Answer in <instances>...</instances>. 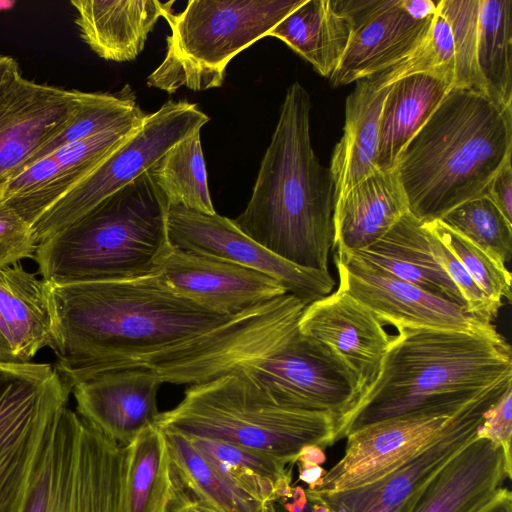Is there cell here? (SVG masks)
I'll use <instances>...</instances> for the list:
<instances>
[{
	"label": "cell",
	"instance_id": "cell-1",
	"mask_svg": "<svg viewBox=\"0 0 512 512\" xmlns=\"http://www.w3.org/2000/svg\"><path fill=\"white\" fill-rule=\"evenodd\" d=\"M54 366L71 388L142 370L162 383L200 384L265 358L298 332L305 308L286 293L237 315L176 292L161 273L118 281L51 283Z\"/></svg>",
	"mask_w": 512,
	"mask_h": 512
},
{
	"label": "cell",
	"instance_id": "cell-2",
	"mask_svg": "<svg viewBox=\"0 0 512 512\" xmlns=\"http://www.w3.org/2000/svg\"><path fill=\"white\" fill-rule=\"evenodd\" d=\"M374 382L337 421V441L405 415L452 416L512 380L511 346L499 333L401 327Z\"/></svg>",
	"mask_w": 512,
	"mask_h": 512
},
{
	"label": "cell",
	"instance_id": "cell-3",
	"mask_svg": "<svg viewBox=\"0 0 512 512\" xmlns=\"http://www.w3.org/2000/svg\"><path fill=\"white\" fill-rule=\"evenodd\" d=\"M307 90H286L251 198L233 220L251 239L301 267L328 270L334 241V183L312 147Z\"/></svg>",
	"mask_w": 512,
	"mask_h": 512
},
{
	"label": "cell",
	"instance_id": "cell-4",
	"mask_svg": "<svg viewBox=\"0 0 512 512\" xmlns=\"http://www.w3.org/2000/svg\"><path fill=\"white\" fill-rule=\"evenodd\" d=\"M512 156V105L452 87L400 152L393 172L409 212L423 223L483 196Z\"/></svg>",
	"mask_w": 512,
	"mask_h": 512
},
{
	"label": "cell",
	"instance_id": "cell-5",
	"mask_svg": "<svg viewBox=\"0 0 512 512\" xmlns=\"http://www.w3.org/2000/svg\"><path fill=\"white\" fill-rule=\"evenodd\" d=\"M169 202L147 172L40 242L38 274L52 284L118 281L159 273L173 250Z\"/></svg>",
	"mask_w": 512,
	"mask_h": 512
},
{
	"label": "cell",
	"instance_id": "cell-6",
	"mask_svg": "<svg viewBox=\"0 0 512 512\" xmlns=\"http://www.w3.org/2000/svg\"><path fill=\"white\" fill-rule=\"evenodd\" d=\"M156 425L188 438L222 442L296 463L309 446L337 442V417L331 413L281 406L237 370L194 384Z\"/></svg>",
	"mask_w": 512,
	"mask_h": 512
},
{
	"label": "cell",
	"instance_id": "cell-7",
	"mask_svg": "<svg viewBox=\"0 0 512 512\" xmlns=\"http://www.w3.org/2000/svg\"><path fill=\"white\" fill-rule=\"evenodd\" d=\"M305 0H190L172 13L166 55L148 76L151 87L175 93L186 87H221L230 61L270 31Z\"/></svg>",
	"mask_w": 512,
	"mask_h": 512
},
{
	"label": "cell",
	"instance_id": "cell-8",
	"mask_svg": "<svg viewBox=\"0 0 512 512\" xmlns=\"http://www.w3.org/2000/svg\"><path fill=\"white\" fill-rule=\"evenodd\" d=\"M128 446L66 407L40 455L22 512H127Z\"/></svg>",
	"mask_w": 512,
	"mask_h": 512
},
{
	"label": "cell",
	"instance_id": "cell-9",
	"mask_svg": "<svg viewBox=\"0 0 512 512\" xmlns=\"http://www.w3.org/2000/svg\"><path fill=\"white\" fill-rule=\"evenodd\" d=\"M71 386L48 363H0V512H22Z\"/></svg>",
	"mask_w": 512,
	"mask_h": 512
},
{
	"label": "cell",
	"instance_id": "cell-10",
	"mask_svg": "<svg viewBox=\"0 0 512 512\" xmlns=\"http://www.w3.org/2000/svg\"><path fill=\"white\" fill-rule=\"evenodd\" d=\"M210 120L195 103L165 102L132 135L32 225L37 245L149 171L178 142Z\"/></svg>",
	"mask_w": 512,
	"mask_h": 512
},
{
	"label": "cell",
	"instance_id": "cell-11",
	"mask_svg": "<svg viewBox=\"0 0 512 512\" xmlns=\"http://www.w3.org/2000/svg\"><path fill=\"white\" fill-rule=\"evenodd\" d=\"M512 380L502 382L454 415L445 429L405 463L361 487L305 497L323 512H414L433 477L477 435L484 413Z\"/></svg>",
	"mask_w": 512,
	"mask_h": 512
},
{
	"label": "cell",
	"instance_id": "cell-12",
	"mask_svg": "<svg viewBox=\"0 0 512 512\" xmlns=\"http://www.w3.org/2000/svg\"><path fill=\"white\" fill-rule=\"evenodd\" d=\"M277 404L327 412L337 421L356 403V375L325 345L297 332L280 350L237 370Z\"/></svg>",
	"mask_w": 512,
	"mask_h": 512
},
{
	"label": "cell",
	"instance_id": "cell-13",
	"mask_svg": "<svg viewBox=\"0 0 512 512\" xmlns=\"http://www.w3.org/2000/svg\"><path fill=\"white\" fill-rule=\"evenodd\" d=\"M168 237L174 249L222 258L277 280L306 306L329 295L335 280L329 271L295 265L243 233L232 219L169 205Z\"/></svg>",
	"mask_w": 512,
	"mask_h": 512
},
{
	"label": "cell",
	"instance_id": "cell-14",
	"mask_svg": "<svg viewBox=\"0 0 512 512\" xmlns=\"http://www.w3.org/2000/svg\"><path fill=\"white\" fill-rule=\"evenodd\" d=\"M339 287L367 307L383 324L401 327L462 330L497 334L494 324L481 321L456 303L397 279L354 253L336 252Z\"/></svg>",
	"mask_w": 512,
	"mask_h": 512
},
{
	"label": "cell",
	"instance_id": "cell-15",
	"mask_svg": "<svg viewBox=\"0 0 512 512\" xmlns=\"http://www.w3.org/2000/svg\"><path fill=\"white\" fill-rule=\"evenodd\" d=\"M334 3L351 26L348 46L329 79L335 87L374 75L408 56L425 41L434 18L414 19L403 8L402 0Z\"/></svg>",
	"mask_w": 512,
	"mask_h": 512
},
{
	"label": "cell",
	"instance_id": "cell-16",
	"mask_svg": "<svg viewBox=\"0 0 512 512\" xmlns=\"http://www.w3.org/2000/svg\"><path fill=\"white\" fill-rule=\"evenodd\" d=\"M454 415H405L349 434L343 456L308 490L337 492L382 478L435 439Z\"/></svg>",
	"mask_w": 512,
	"mask_h": 512
},
{
	"label": "cell",
	"instance_id": "cell-17",
	"mask_svg": "<svg viewBox=\"0 0 512 512\" xmlns=\"http://www.w3.org/2000/svg\"><path fill=\"white\" fill-rule=\"evenodd\" d=\"M144 119L53 151L12 176L1 188L0 199L32 225L123 144Z\"/></svg>",
	"mask_w": 512,
	"mask_h": 512
},
{
	"label": "cell",
	"instance_id": "cell-18",
	"mask_svg": "<svg viewBox=\"0 0 512 512\" xmlns=\"http://www.w3.org/2000/svg\"><path fill=\"white\" fill-rule=\"evenodd\" d=\"M79 90L19 75L0 91V190L57 133L75 110Z\"/></svg>",
	"mask_w": 512,
	"mask_h": 512
},
{
	"label": "cell",
	"instance_id": "cell-19",
	"mask_svg": "<svg viewBox=\"0 0 512 512\" xmlns=\"http://www.w3.org/2000/svg\"><path fill=\"white\" fill-rule=\"evenodd\" d=\"M298 330L325 345L356 375L361 394L378 376L391 340L376 316L339 286L305 306Z\"/></svg>",
	"mask_w": 512,
	"mask_h": 512
},
{
	"label": "cell",
	"instance_id": "cell-20",
	"mask_svg": "<svg viewBox=\"0 0 512 512\" xmlns=\"http://www.w3.org/2000/svg\"><path fill=\"white\" fill-rule=\"evenodd\" d=\"M161 275L182 296L225 315H237L287 293L274 278L211 255L174 249Z\"/></svg>",
	"mask_w": 512,
	"mask_h": 512
},
{
	"label": "cell",
	"instance_id": "cell-21",
	"mask_svg": "<svg viewBox=\"0 0 512 512\" xmlns=\"http://www.w3.org/2000/svg\"><path fill=\"white\" fill-rule=\"evenodd\" d=\"M162 382L152 373L123 370L98 375L71 388L76 412L115 442L128 446L159 416Z\"/></svg>",
	"mask_w": 512,
	"mask_h": 512
},
{
	"label": "cell",
	"instance_id": "cell-22",
	"mask_svg": "<svg viewBox=\"0 0 512 512\" xmlns=\"http://www.w3.org/2000/svg\"><path fill=\"white\" fill-rule=\"evenodd\" d=\"M51 283L20 265L0 268V363H29L53 342Z\"/></svg>",
	"mask_w": 512,
	"mask_h": 512
},
{
	"label": "cell",
	"instance_id": "cell-23",
	"mask_svg": "<svg viewBox=\"0 0 512 512\" xmlns=\"http://www.w3.org/2000/svg\"><path fill=\"white\" fill-rule=\"evenodd\" d=\"M511 451L475 437L430 481L414 512H475L511 479Z\"/></svg>",
	"mask_w": 512,
	"mask_h": 512
},
{
	"label": "cell",
	"instance_id": "cell-24",
	"mask_svg": "<svg viewBox=\"0 0 512 512\" xmlns=\"http://www.w3.org/2000/svg\"><path fill=\"white\" fill-rule=\"evenodd\" d=\"M174 0H73L74 22L84 43L107 61H132L144 49L161 17L173 13Z\"/></svg>",
	"mask_w": 512,
	"mask_h": 512
},
{
	"label": "cell",
	"instance_id": "cell-25",
	"mask_svg": "<svg viewBox=\"0 0 512 512\" xmlns=\"http://www.w3.org/2000/svg\"><path fill=\"white\" fill-rule=\"evenodd\" d=\"M407 212L408 205L393 170H377L336 200L333 248L345 253L363 250Z\"/></svg>",
	"mask_w": 512,
	"mask_h": 512
},
{
	"label": "cell",
	"instance_id": "cell-26",
	"mask_svg": "<svg viewBox=\"0 0 512 512\" xmlns=\"http://www.w3.org/2000/svg\"><path fill=\"white\" fill-rule=\"evenodd\" d=\"M391 87H385L374 76H368L356 81L354 90L346 99L343 135L334 147L329 167L335 202L378 170L380 115Z\"/></svg>",
	"mask_w": 512,
	"mask_h": 512
},
{
	"label": "cell",
	"instance_id": "cell-27",
	"mask_svg": "<svg viewBox=\"0 0 512 512\" xmlns=\"http://www.w3.org/2000/svg\"><path fill=\"white\" fill-rule=\"evenodd\" d=\"M354 254L386 274L465 308L459 291L431 253L425 223L410 212L380 239Z\"/></svg>",
	"mask_w": 512,
	"mask_h": 512
},
{
	"label": "cell",
	"instance_id": "cell-28",
	"mask_svg": "<svg viewBox=\"0 0 512 512\" xmlns=\"http://www.w3.org/2000/svg\"><path fill=\"white\" fill-rule=\"evenodd\" d=\"M454 76L442 71L408 75L392 84L380 115L377 168L392 171L396 160L453 87Z\"/></svg>",
	"mask_w": 512,
	"mask_h": 512
},
{
	"label": "cell",
	"instance_id": "cell-29",
	"mask_svg": "<svg viewBox=\"0 0 512 512\" xmlns=\"http://www.w3.org/2000/svg\"><path fill=\"white\" fill-rule=\"evenodd\" d=\"M351 26L334 0H305L269 33L330 79L348 46Z\"/></svg>",
	"mask_w": 512,
	"mask_h": 512
},
{
	"label": "cell",
	"instance_id": "cell-30",
	"mask_svg": "<svg viewBox=\"0 0 512 512\" xmlns=\"http://www.w3.org/2000/svg\"><path fill=\"white\" fill-rule=\"evenodd\" d=\"M172 494L167 444L162 430L155 424L128 445L127 512H168Z\"/></svg>",
	"mask_w": 512,
	"mask_h": 512
},
{
	"label": "cell",
	"instance_id": "cell-31",
	"mask_svg": "<svg viewBox=\"0 0 512 512\" xmlns=\"http://www.w3.org/2000/svg\"><path fill=\"white\" fill-rule=\"evenodd\" d=\"M476 68L481 91L512 105V0H480Z\"/></svg>",
	"mask_w": 512,
	"mask_h": 512
},
{
	"label": "cell",
	"instance_id": "cell-32",
	"mask_svg": "<svg viewBox=\"0 0 512 512\" xmlns=\"http://www.w3.org/2000/svg\"><path fill=\"white\" fill-rule=\"evenodd\" d=\"M161 430L173 472L198 497L221 512L262 511L266 503L230 480L195 448L188 437L170 430Z\"/></svg>",
	"mask_w": 512,
	"mask_h": 512
},
{
	"label": "cell",
	"instance_id": "cell-33",
	"mask_svg": "<svg viewBox=\"0 0 512 512\" xmlns=\"http://www.w3.org/2000/svg\"><path fill=\"white\" fill-rule=\"evenodd\" d=\"M223 474L263 503L291 497L287 464L264 453L222 442L189 438Z\"/></svg>",
	"mask_w": 512,
	"mask_h": 512
},
{
	"label": "cell",
	"instance_id": "cell-34",
	"mask_svg": "<svg viewBox=\"0 0 512 512\" xmlns=\"http://www.w3.org/2000/svg\"><path fill=\"white\" fill-rule=\"evenodd\" d=\"M148 173L169 205H181L205 214L216 213L208 188L200 131L170 148Z\"/></svg>",
	"mask_w": 512,
	"mask_h": 512
},
{
	"label": "cell",
	"instance_id": "cell-35",
	"mask_svg": "<svg viewBox=\"0 0 512 512\" xmlns=\"http://www.w3.org/2000/svg\"><path fill=\"white\" fill-rule=\"evenodd\" d=\"M440 221L506 264L512 257V222L486 196L468 200Z\"/></svg>",
	"mask_w": 512,
	"mask_h": 512
},
{
	"label": "cell",
	"instance_id": "cell-36",
	"mask_svg": "<svg viewBox=\"0 0 512 512\" xmlns=\"http://www.w3.org/2000/svg\"><path fill=\"white\" fill-rule=\"evenodd\" d=\"M458 258L477 286L494 303L511 302V273L482 248L440 220L426 223Z\"/></svg>",
	"mask_w": 512,
	"mask_h": 512
},
{
	"label": "cell",
	"instance_id": "cell-37",
	"mask_svg": "<svg viewBox=\"0 0 512 512\" xmlns=\"http://www.w3.org/2000/svg\"><path fill=\"white\" fill-rule=\"evenodd\" d=\"M438 10L448 21L453 38V86L481 91L476 68L480 0H439Z\"/></svg>",
	"mask_w": 512,
	"mask_h": 512
},
{
	"label": "cell",
	"instance_id": "cell-38",
	"mask_svg": "<svg viewBox=\"0 0 512 512\" xmlns=\"http://www.w3.org/2000/svg\"><path fill=\"white\" fill-rule=\"evenodd\" d=\"M425 226L431 253L459 291L465 302L466 311L485 323L493 324L502 306L485 295L458 258L426 223Z\"/></svg>",
	"mask_w": 512,
	"mask_h": 512
},
{
	"label": "cell",
	"instance_id": "cell-39",
	"mask_svg": "<svg viewBox=\"0 0 512 512\" xmlns=\"http://www.w3.org/2000/svg\"><path fill=\"white\" fill-rule=\"evenodd\" d=\"M37 246L31 225L0 199V268L34 258Z\"/></svg>",
	"mask_w": 512,
	"mask_h": 512
},
{
	"label": "cell",
	"instance_id": "cell-40",
	"mask_svg": "<svg viewBox=\"0 0 512 512\" xmlns=\"http://www.w3.org/2000/svg\"><path fill=\"white\" fill-rule=\"evenodd\" d=\"M512 385L484 413L477 437L486 438L511 451Z\"/></svg>",
	"mask_w": 512,
	"mask_h": 512
},
{
	"label": "cell",
	"instance_id": "cell-41",
	"mask_svg": "<svg viewBox=\"0 0 512 512\" xmlns=\"http://www.w3.org/2000/svg\"><path fill=\"white\" fill-rule=\"evenodd\" d=\"M512 222V166L508 160L491 180L485 194Z\"/></svg>",
	"mask_w": 512,
	"mask_h": 512
},
{
	"label": "cell",
	"instance_id": "cell-42",
	"mask_svg": "<svg viewBox=\"0 0 512 512\" xmlns=\"http://www.w3.org/2000/svg\"><path fill=\"white\" fill-rule=\"evenodd\" d=\"M173 494L168 512H221L198 497L172 471Z\"/></svg>",
	"mask_w": 512,
	"mask_h": 512
},
{
	"label": "cell",
	"instance_id": "cell-43",
	"mask_svg": "<svg viewBox=\"0 0 512 512\" xmlns=\"http://www.w3.org/2000/svg\"><path fill=\"white\" fill-rule=\"evenodd\" d=\"M439 1L432 0H402L405 11L414 19L423 21L435 16Z\"/></svg>",
	"mask_w": 512,
	"mask_h": 512
},
{
	"label": "cell",
	"instance_id": "cell-44",
	"mask_svg": "<svg viewBox=\"0 0 512 512\" xmlns=\"http://www.w3.org/2000/svg\"><path fill=\"white\" fill-rule=\"evenodd\" d=\"M475 512H512V494L509 489L500 488L492 498Z\"/></svg>",
	"mask_w": 512,
	"mask_h": 512
},
{
	"label": "cell",
	"instance_id": "cell-45",
	"mask_svg": "<svg viewBox=\"0 0 512 512\" xmlns=\"http://www.w3.org/2000/svg\"><path fill=\"white\" fill-rule=\"evenodd\" d=\"M19 75L21 73L18 62L11 56L0 54V91Z\"/></svg>",
	"mask_w": 512,
	"mask_h": 512
},
{
	"label": "cell",
	"instance_id": "cell-46",
	"mask_svg": "<svg viewBox=\"0 0 512 512\" xmlns=\"http://www.w3.org/2000/svg\"><path fill=\"white\" fill-rule=\"evenodd\" d=\"M274 502H268L264 505L263 509L261 512H277L274 504Z\"/></svg>",
	"mask_w": 512,
	"mask_h": 512
},
{
	"label": "cell",
	"instance_id": "cell-47",
	"mask_svg": "<svg viewBox=\"0 0 512 512\" xmlns=\"http://www.w3.org/2000/svg\"><path fill=\"white\" fill-rule=\"evenodd\" d=\"M12 5H14V2L1 1L0 2V10L10 9Z\"/></svg>",
	"mask_w": 512,
	"mask_h": 512
}]
</instances>
